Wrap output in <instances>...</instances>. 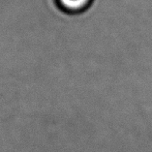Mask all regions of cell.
Masks as SVG:
<instances>
[{"label": "cell", "instance_id": "1", "mask_svg": "<svg viewBox=\"0 0 152 152\" xmlns=\"http://www.w3.org/2000/svg\"><path fill=\"white\" fill-rule=\"evenodd\" d=\"M94 0H54L55 4L62 12L76 15L85 12Z\"/></svg>", "mask_w": 152, "mask_h": 152}]
</instances>
